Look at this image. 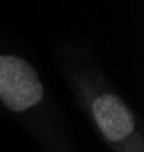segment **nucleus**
<instances>
[{
  "instance_id": "obj_2",
  "label": "nucleus",
  "mask_w": 144,
  "mask_h": 152,
  "mask_svg": "<svg viewBox=\"0 0 144 152\" xmlns=\"http://www.w3.org/2000/svg\"><path fill=\"white\" fill-rule=\"evenodd\" d=\"M93 114L99 128L111 142L124 140L135 129L132 113L114 94H105L96 99Z\"/></svg>"
},
{
  "instance_id": "obj_1",
  "label": "nucleus",
  "mask_w": 144,
  "mask_h": 152,
  "mask_svg": "<svg viewBox=\"0 0 144 152\" xmlns=\"http://www.w3.org/2000/svg\"><path fill=\"white\" fill-rule=\"evenodd\" d=\"M44 88L29 62L14 55L0 56V99L12 111H24L43 99Z\"/></svg>"
}]
</instances>
